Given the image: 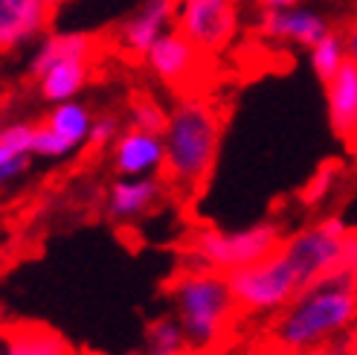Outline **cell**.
<instances>
[{
	"instance_id": "ffe728a7",
	"label": "cell",
	"mask_w": 357,
	"mask_h": 355,
	"mask_svg": "<svg viewBox=\"0 0 357 355\" xmlns=\"http://www.w3.org/2000/svg\"><path fill=\"white\" fill-rule=\"evenodd\" d=\"M308 52H311V67H314V73L323 79V82H328V79L337 73V70H340V67L349 61L346 35L337 32V29H331V32H326L323 38H319Z\"/></svg>"
},
{
	"instance_id": "2e32d148",
	"label": "cell",
	"mask_w": 357,
	"mask_h": 355,
	"mask_svg": "<svg viewBox=\"0 0 357 355\" xmlns=\"http://www.w3.org/2000/svg\"><path fill=\"white\" fill-rule=\"evenodd\" d=\"M0 355H70V347L47 326L15 324L0 329Z\"/></svg>"
},
{
	"instance_id": "f546056e",
	"label": "cell",
	"mask_w": 357,
	"mask_h": 355,
	"mask_svg": "<svg viewBox=\"0 0 357 355\" xmlns=\"http://www.w3.org/2000/svg\"><path fill=\"white\" fill-rule=\"evenodd\" d=\"M47 3H50V6H59V3H64V0H47Z\"/></svg>"
},
{
	"instance_id": "5bb4252c",
	"label": "cell",
	"mask_w": 357,
	"mask_h": 355,
	"mask_svg": "<svg viewBox=\"0 0 357 355\" xmlns=\"http://www.w3.org/2000/svg\"><path fill=\"white\" fill-rule=\"evenodd\" d=\"M326 102L334 134L349 143L357 122V64L351 59L326 82Z\"/></svg>"
},
{
	"instance_id": "ba28073f",
	"label": "cell",
	"mask_w": 357,
	"mask_h": 355,
	"mask_svg": "<svg viewBox=\"0 0 357 355\" xmlns=\"http://www.w3.org/2000/svg\"><path fill=\"white\" fill-rule=\"evenodd\" d=\"M174 24L204 56H218L238 29L236 0H177Z\"/></svg>"
},
{
	"instance_id": "4dcf8cb0",
	"label": "cell",
	"mask_w": 357,
	"mask_h": 355,
	"mask_svg": "<svg viewBox=\"0 0 357 355\" xmlns=\"http://www.w3.org/2000/svg\"><path fill=\"white\" fill-rule=\"evenodd\" d=\"M351 3H354V9H357V0H351Z\"/></svg>"
},
{
	"instance_id": "5b68a950",
	"label": "cell",
	"mask_w": 357,
	"mask_h": 355,
	"mask_svg": "<svg viewBox=\"0 0 357 355\" xmlns=\"http://www.w3.org/2000/svg\"><path fill=\"white\" fill-rule=\"evenodd\" d=\"M282 245V230L273 222H261L244 230H198L192 233L186 251L195 265L218 274H233L253 262H261Z\"/></svg>"
},
{
	"instance_id": "6da1fadb",
	"label": "cell",
	"mask_w": 357,
	"mask_h": 355,
	"mask_svg": "<svg viewBox=\"0 0 357 355\" xmlns=\"http://www.w3.org/2000/svg\"><path fill=\"white\" fill-rule=\"evenodd\" d=\"M357 324V274L334 271L302 289L288 306L279 309L271 326L276 349H299L349 338Z\"/></svg>"
},
{
	"instance_id": "cb8c5ba5",
	"label": "cell",
	"mask_w": 357,
	"mask_h": 355,
	"mask_svg": "<svg viewBox=\"0 0 357 355\" xmlns=\"http://www.w3.org/2000/svg\"><path fill=\"white\" fill-rule=\"evenodd\" d=\"M349 349H351V338H340V341L299 347V349H276L273 355H349Z\"/></svg>"
},
{
	"instance_id": "4fadbf2b",
	"label": "cell",
	"mask_w": 357,
	"mask_h": 355,
	"mask_svg": "<svg viewBox=\"0 0 357 355\" xmlns=\"http://www.w3.org/2000/svg\"><path fill=\"white\" fill-rule=\"evenodd\" d=\"M56 6L47 0H0V52L35 41L47 29Z\"/></svg>"
},
{
	"instance_id": "4316f807",
	"label": "cell",
	"mask_w": 357,
	"mask_h": 355,
	"mask_svg": "<svg viewBox=\"0 0 357 355\" xmlns=\"http://www.w3.org/2000/svg\"><path fill=\"white\" fill-rule=\"evenodd\" d=\"M299 0H256L259 12H276V9H288V6H296Z\"/></svg>"
},
{
	"instance_id": "83f0119b",
	"label": "cell",
	"mask_w": 357,
	"mask_h": 355,
	"mask_svg": "<svg viewBox=\"0 0 357 355\" xmlns=\"http://www.w3.org/2000/svg\"><path fill=\"white\" fill-rule=\"evenodd\" d=\"M351 146H357V122H354V131H351V140H349Z\"/></svg>"
},
{
	"instance_id": "e0dca14e",
	"label": "cell",
	"mask_w": 357,
	"mask_h": 355,
	"mask_svg": "<svg viewBox=\"0 0 357 355\" xmlns=\"http://www.w3.org/2000/svg\"><path fill=\"white\" fill-rule=\"evenodd\" d=\"M32 131L29 122H6L0 126V189L21 181L32 161Z\"/></svg>"
},
{
	"instance_id": "52a82bcc",
	"label": "cell",
	"mask_w": 357,
	"mask_h": 355,
	"mask_svg": "<svg viewBox=\"0 0 357 355\" xmlns=\"http://www.w3.org/2000/svg\"><path fill=\"white\" fill-rule=\"evenodd\" d=\"M351 230L346 227L343 219H323L317 224H308L296 230L294 236L282 239V251L288 256L296 271L305 282V289L311 282H317L319 277L340 271V262H343V251H346V239H349Z\"/></svg>"
},
{
	"instance_id": "f1b7e54d",
	"label": "cell",
	"mask_w": 357,
	"mask_h": 355,
	"mask_svg": "<svg viewBox=\"0 0 357 355\" xmlns=\"http://www.w3.org/2000/svg\"><path fill=\"white\" fill-rule=\"evenodd\" d=\"M349 355H357V338H351V349H349Z\"/></svg>"
},
{
	"instance_id": "277c9868",
	"label": "cell",
	"mask_w": 357,
	"mask_h": 355,
	"mask_svg": "<svg viewBox=\"0 0 357 355\" xmlns=\"http://www.w3.org/2000/svg\"><path fill=\"white\" fill-rule=\"evenodd\" d=\"M96 56V41L84 32H56L47 35L32 56V76L47 102L59 105L76 99L91 79Z\"/></svg>"
},
{
	"instance_id": "30bf717a",
	"label": "cell",
	"mask_w": 357,
	"mask_h": 355,
	"mask_svg": "<svg viewBox=\"0 0 357 355\" xmlns=\"http://www.w3.org/2000/svg\"><path fill=\"white\" fill-rule=\"evenodd\" d=\"M177 0H142V3L125 17V24L116 32V47L125 56L146 59L151 44L166 35L174 24Z\"/></svg>"
},
{
	"instance_id": "9c48e42d",
	"label": "cell",
	"mask_w": 357,
	"mask_h": 355,
	"mask_svg": "<svg viewBox=\"0 0 357 355\" xmlns=\"http://www.w3.org/2000/svg\"><path fill=\"white\" fill-rule=\"evenodd\" d=\"M204 59L206 56L181 29H169L166 35H160V38L151 44V50L146 52L149 70L163 85H172V87L189 85L195 76H198Z\"/></svg>"
},
{
	"instance_id": "3957f363",
	"label": "cell",
	"mask_w": 357,
	"mask_h": 355,
	"mask_svg": "<svg viewBox=\"0 0 357 355\" xmlns=\"http://www.w3.org/2000/svg\"><path fill=\"white\" fill-rule=\"evenodd\" d=\"M172 303L192 352L221 347L238 314L227 274L212 268H186L172 282Z\"/></svg>"
},
{
	"instance_id": "7402d4cb",
	"label": "cell",
	"mask_w": 357,
	"mask_h": 355,
	"mask_svg": "<svg viewBox=\"0 0 357 355\" xmlns=\"http://www.w3.org/2000/svg\"><path fill=\"white\" fill-rule=\"evenodd\" d=\"M166 119H169V114L160 108L154 99H149V96H146V99H134V105H131V126L163 134Z\"/></svg>"
},
{
	"instance_id": "d4e9b609",
	"label": "cell",
	"mask_w": 357,
	"mask_h": 355,
	"mask_svg": "<svg viewBox=\"0 0 357 355\" xmlns=\"http://www.w3.org/2000/svg\"><path fill=\"white\" fill-rule=\"evenodd\" d=\"M328 184H331V172L328 169H323V172H319L317 178H314V184L305 189V195H302V198H305V201H319V198H323V195H326V189H328Z\"/></svg>"
},
{
	"instance_id": "ac0fdd59",
	"label": "cell",
	"mask_w": 357,
	"mask_h": 355,
	"mask_svg": "<svg viewBox=\"0 0 357 355\" xmlns=\"http://www.w3.org/2000/svg\"><path fill=\"white\" fill-rule=\"evenodd\" d=\"M44 122H47V126L56 131L59 137H64L73 149H79L82 143H87V137H91V129H93L91 111H87L84 105L76 102V99H67V102L52 105V111H50V117H47Z\"/></svg>"
},
{
	"instance_id": "484cf974",
	"label": "cell",
	"mask_w": 357,
	"mask_h": 355,
	"mask_svg": "<svg viewBox=\"0 0 357 355\" xmlns=\"http://www.w3.org/2000/svg\"><path fill=\"white\" fill-rule=\"evenodd\" d=\"M343 35H346V47H349V59L357 64V9H354V15L349 17V24H346V29H343Z\"/></svg>"
},
{
	"instance_id": "d6986e66",
	"label": "cell",
	"mask_w": 357,
	"mask_h": 355,
	"mask_svg": "<svg viewBox=\"0 0 357 355\" xmlns=\"http://www.w3.org/2000/svg\"><path fill=\"white\" fill-rule=\"evenodd\" d=\"M189 341L183 335V326L177 324V317H160L146 332V347L139 355H186Z\"/></svg>"
},
{
	"instance_id": "8992f818",
	"label": "cell",
	"mask_w": 357,
	"mask_h": 355,
	"mask_svg": "<svg viewBox=\"0 0 357 355\" xmlns=\"http://www.w3.org/2000/svg\"><path fill=\"white\" fill-rule=\"evenodd\" d=\"M227 280H229V289H233L238 309L253 312V314L279 312L305 289L296 265L284 256L282 247H276L261 262H253L247 268L227 274Z\"/></svg>"
},
{
	"instance_id": "9a60e30c",
	"label": "cell",
	"mask_w": 357,
	"mask_h": 355,
	"mask_svg": "<svg viewBox=\"0 0 357 355\" xmlns=\"http://www.w3.org/2000/svg\"><path fill=\"white\" fill-rule=\"evenodd\" d=\"M160 195H163V184H160L157 175H137V178H119V181L111 187L108 195V210L111 216L125 222L149 212Z\"/></svg>"
},
{
	"instance_id": "603a6c76",
	"label": "cell",
	"mask_w": 357,
	"mask_h": 355,
	"mask_svg": "<svg viewBox=\"0 0 357 355\" xmlns=\"http://www.w3.org/2000/svg\"><path fill=\"white\" fill-rule=\"evenodd\" d=\"M119 137V122L114 117H99L93 119V129H91V137H87V143L91 146H114Z\"/></svg>"
},
{
	"instance_id": "7c38bea8",
	"label": "cell",
	"mask_w": 357,
	"mask_h": 355,
	"mask_svg": "<svg viewBox=\"0 0 357 355\" xmlns=\"http://www.w3.org/2000/svg\"><path fill=\"white\" fill-rule=\"evenodd\" d=\"M166 164V146L163 134L146 131L131 126L128 131H119L114 143V166L119 178H137V175H157Z\"/></svg>"
},
{
	"instance_id": "44dd1931",
	"label": "cell",
	"mask_w": 357,
	"mask_h": 355,
	"mask_svg": "<svg viewBox=\"0 0 357 355\" xmlns=\"http://www.w3.org/2000/svg\"><path fill=\"white\" fill-rule=\"evenodd\" d=\"M70 152H76L67 143L64 137H59L47 122H38L32 131V154L35 157H47V161H59V157H67Z\"/></svg>"
},
{
	"instance_id": "7a4b0ae2",
	"label": "cell",
	"mask_w": 357,
	"mask_h": 355,
	"mask_svg": "<svg viewBox=\"0 0 357 355\" xmlns=\"http://www.w3.org/2000/svg\"><path fill=\"white\" fill-rule=\"evenodd\" d=\"M166 181L183 195L204 187L221 146V114L212 102L186 96L169 111L163 129Z\"/></svg>"
},
{
	"instance_id": "8fae6325",
	"label": "cell",
	"mask_w": 357,
	"mask_h": 355,
	"mask_svg": "<svg viewBox=\"0 0 357 355\" xmlns=\"http://www.w3.org/2000/svg\"><path fill=\"white\" fill-rule=\"evenodd\" d=\"M331 21L311 6H288L276 12H261L259 15V32L264 38L279 41V44H294L311 50L326 32H331Z\"/></svg>"
}]
</instances>
